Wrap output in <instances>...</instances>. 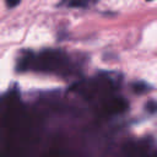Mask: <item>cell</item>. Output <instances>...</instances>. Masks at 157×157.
<instances>
[{
	"mask_svg": "<svg viewBox=\"0 0 157 157\" xmlns=\"http://www.w3.org/2000/svg\"><path fill=\"white\" fill-rule=\"evenodd\" d=\"M20 4V1H6V5L9 7H13V6H17Z\"/></svg>",
	"mask_w": 157,
	"mask_h": 157,
	"instance_id": "obj_5",
	"label": "cell"
},
{
	"mask_svg": "<svg viewBox=\"0 0 157 157\" xmlns=\"http://www.w3.org/2000/svg\"><path fill=\"white\" fill-rule=\"evenodd\" d=\"M146 108H147V110L150 113H155L157 110V103L156 102H148L147 105H146Z\"/></svg>",
	"mask_w": 157,
	"mask_h": 157,
	"instance_id": "obj_2",
	"label": "cell"
},
{
	"mask_svg": "<svg viewBox=\"0 0 157 157\" xmlns=\"http://www.w3.org/2000/svg\"><path fill=\"white\" fill-rule=\"evenodd\" d=\"M134 90H135L136 92H144V91H145V83H142V82L135 83V85H134Z\"/></svg>",
	"mask_w": 157,
	"mask_h": 157,
	"instance_id": "obj_3",
	"label": "cell"
},
{
	"mask_svg": "<svg viewBox=\"0 0 157 157\" xmlns=\"http://www.w3.org/2000/svg\"><path fill=\"white\" fill-rule=\"evenodd\" d=\"M18 71H40L48 74H66L70 67L69 56L58 49H44L39 53L25 52L17 60Z\"/></svg>",
	"mask_w": 157,
	"mask_h": 157,
	"instance_id": "obj_1",
	"label": "cell"
},
{
	"mask_svg": "<svg viewBox=\"0 0 157 157\" xmlns=\"http://www.w3.org/2000/svg\"><path fill=\"white\" fill-rule=\"evenodd\" d=\"M67 6H70V7H77V6H86V2H83V1H81V2L71 1V2H67Z\"/></svg>",
	"mask_w": 157,
	"mask_h": 157,
	"instance_id": "obj_4",
	"label": "cell"
}]
</instances>
